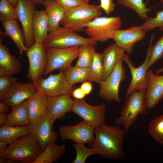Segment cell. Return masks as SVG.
Returning a JSON list of instances; mask_svg holds the SVG:
<instances>
[{
    "instance_id": "1",
    "label": "cell",
    "mask_w": 163,
    "mask_h": 163,
    "mask_svg": "<svg viewBox=\"0 0 163 163\" xmlns=\"http://www.w3.org/2000/svg\"><path fill=\"white\" fill-rule=\"evenodd\" d=\"M94 138L91 148L95 154L107 158L125 159L123 143L126 133L119 126L105 123L94 128Z\"/></svg>"
},
{
    "instance_id": "2",
    "label": "cell",
    "mask_w": 163,
    "mask_h": 163,
    "mask_svg": "<svg viewBox=\"0 0 163 163\" xmlns=\"http://www.w3.org/2000/svg\"><path fill=\"white\" fill-rule=\"evenodd\" d=\"M42 151L37 139L30 133L9 145L0 163H3L5 159H9L15 162L33 163Z\"/></svg>"
},
{
    "instance_id": "3",
    "label": "cell",
    "mask_w": 163,
    "mask_h": 163,
    "mask_svg": "<svg viewBox=\"0 0 163 163\" xmlns=\"http://www.w3.org/2000/svg\"><path fill=\"white\" fill-rule=\"evenodd\" d=\"M145 89L136 90L126 97L122 108L120 116L114 121L118 126L123 125L127 134L130 126L134 124L139 115L145 114L148 110L146 100Z\"/></svg>"
},
{
    "instance_id": "4",
    "label": "cell",
    "mask_w": 163,
    "mask_h": 163,
    "mask_svg": "<svg viewBox=\"0 0 163 163\" xmlns=\"http://www.w3.org/2000/svg\"><path fill=\"white\" fill-rule=\"evenodd\" d=\"M102 14L100 5L85 4L66 12L60 24L72 31H80L85 29L90 22Z\"/></svg>"
},
{
    "instance_id": "5",
    "label": "cell",
    "mask_w": 163,
    "mask_h": 163,
    "mask_svg": "<svg viewBox=\"0 0 163 163\" xmlns=\"http://www.w3.org/2000/svg\"><path fill=\"white\" fill-rule=\"evenodd\" d=\"M94 39L85 38L65 27L50 32L43 43L46 47L66 48L87 44H96Z\"/></svg>"
},
{
    "instance_id": "6",
    "label": "cell",
    "mask_w": 163,
    "mask_h": 163,
    "mask_svg": "<svg viewBox=\"0 0 163 163\" xmlns=\"http://www.w3.org/2000/svg\"><path fill=\"white\" fill-rule=\"evenodd\" d=\"M122 25L120 17H98L90 22L85 28L86 34L97 41L103 42L112 39Z\"/></svg>"
},
{
    "instance_id": "7",
    "label": "cell",
    "mask_w": 163,
    "mask_h": 163,
    "mask_svg": "<svg viewBox=\"0 0 163 163\" xmlns=\"http://www.w3.org/2000/svg\"><path fill=\"white\" fill-rule=\"evenodd\" d=\"M46 48L47 62L44 74L45 76L54 70L64 71L71 66L73 61L78 57L80 50V46L66 48Z\"/></svg>"
},
{
    "instance_id": "8",
    "label": "cell",
    "mask_w": 163,
    "mask_h": 163,
    "mask_svg": "<svg viewBox=\"0 0 163 163\" xmlns=\"http://www.w3.org/2000/svg\"><path fill=\"white\" fill-rule=\"evenodd\" d=\"M37 90L42 91L47 97L71 94L73 86L68 82L64 72L51 74L46 78H41L32 83Z\"/></svg>"
},
{
    "instance_id": "9",
    "label": "cell",
    "mask_w": 163,
    "mask_h": 163,
    "mask_svg": "<svg viewBox=\"0 0 163 163\" xmlns=\"http://www.w3.org/2000/svg\"><path fill=\"white\" fill-rule=\"evenodd\" d=\"M123 59L117 64L110 74L100 83L98 95L108 101L120 102L119 90L121 82L126 78V72Z\"/></svg>"
},
{
    "instance_id": "10",
    "label": "cell",
    "mask_w": 163,
    "mask_h": 163,
    "mask_svg": "<svg viewBox=\"0 0 163 163\" xmlns=\"http://www.w3.org/2000/svg\"><path fill=\"white\" fill-rule=\"evenodd\" d=\"M106 108L104 104L94 106L88 104L84 99H74L71 111L95 128L105 123Z\"/></svg>"
},
{
    "instance_id": "11",
    "label": "cell",
    "mask_w": 163,
    "mask_h": 163,
    "mask_svg": "<svg viewBox=\"0 0 163 163\" xmlns=\"http://www.w3.org/2000/svg\"><path fill=\"white\" fill-rule=\"evenodd\" d=\"M26 53L29 62L27 77L33 83L44 74L47 62L46 48L43 43L35 42Z\"/></svg>"
},
{
    "instance_id": "12",
    "label": "cell",
    "mask_w": 163,
    "mask_h": 163,
    "mask_svg": "<svg viewBox=\"0 0 163 163\" xmlns=\"http://www.w3.org/2000/svg\"><path fill=\"white\" fill-rule=\"evenodd\" d=\"M154 35L152 36L146 57L143 63L139 66L135 67L129 56L125 54L122 59L126 63L130 70L131 75V80L128 88L126 97L136 90L146 89L147 84L146 74L150 56L152 43Z\"/></svg>"
},
{
    "instance_id": "13",
    "label": "cell",
    "mask_w": 163,
    "mask_h": 163,
    "mask_svg": "<svg viewBox=\"0 0 163 163\" xmlns=\"http://www.w3.org/2000/svg\"><path fill=\"white\" fill-rule=\"evenodd\" d=\"M35 5L29 0H18L15 6L18 19L21 25L25 37V44L27 49L35 43L32 24L34 15L36 10Z\"/></svg>"
},
{
    "instance_id": "14",
    "label": "cell",
    "mask_w": 163,
    "mask_h": 163,
    "mask_svg": "<svg viewBox=\"0 0 163 163\" xmlns=\"http://www.w3.org/2000/svg\"><path fill=\"white\" fill-rule=\"evenodd\" d=\"M62 139H70L76 143L92 144L94 138V128L83 121L75 125H62L58 130Z\"/></svg>"
},
{
    "instance_id": "15",
    "label": "cell",
    "mask_w": 163,
    "mask_h": 163,
    "mask_svg": "<svg viewBox=\"0 0 163 163\" xmlns=\"http://www.w3.org/2000/svg\"><path fill=\"white\" fill-rule=\"evenodd\" d=\"M55 120L47 115L40 120L27 126L30 133L35 137L42 151L49 143L55 142L58 135L52 129Z\"/></svg>"
},
{
    "instance_id": "16",
    "label": "cell",
    "mask_w": 163,
    "mask_h": 163,
    "mask_svg": "<svg viewBox=\"0 0 163 163\" xmlns=\"http://www.w3.org/2000/svg\"><path fill=\"white\" fill-rule=\"evenodd\" d=\"M37 91L32 83H24L16 81L11 86L0 101L12 107L27 100Z\"/></svg>"
},
{
    "instance_id": "17",
    "label": "cell",
    "mask_w": 163,
    "mask_h": 163,
    "mask_svg": "<svg viewBox=\"0 0 163 163\" xmlns=\"http://www.w3.org/2000/svg\"><path fill=\"white\" fill-rule=\"evenodd\" d=\"M146 33L140 25L134 26L126 29L117 30L112 39L117 46L130 54L133 52L135 44L142 40Z\"/></svg>"
},
{
    "instance_id": "18",
    "label": "cell",
    "mask_w": 163,
    "mask_h": 163,
    "mask_svg": "<svg viewBox=\"0 0 163 163\" xmlns=\"http://www.w3.org/2000/svg\"><path fill=\"white\" fill-rule=\"evenodd\" d=\"M146 100L148 109L154 108L163 98V75L158 76L152 70L147 71Z\"/></svg>"
},
{
    "instance_id": "19",
    "label": "cell",
    "mask_w": 163,
    "mask_h": 163,
    "mask_svg": "<svg viewBox=\"0 0 163 163\" xmlns=\"http://www.w3.org/2000/svg\"><path fill=\"white\" fill-rule=\"evenodd\" d=\"M70 94L47 97V114L50 118L56 120L62 119L67 112L71 111L74 99Z\"/></svg>"
},
{
    "instance_id": "20",
    "label": "cell",
    "mask_w": 163,
    "mask_h": 163,
    "mask_svg": "<svg viewBox=\"0 0 163 163\" xmlns=\"http://www.w3.org/2000/svg\"><path fill=\"white\" fill-rule=\"evenodd\" d=\"M3 37L0 30V75L13 76L20 72L22 65L18 59L11 54L8 47L2 44Z\"/></svg>"
},
{
    "instance_id": "21",
    "label": "cell",
    "mask_w": 163,
    "mask_h": 163,
    "mask_svg": "<svg viewBox=\"0 0 163 163\" xmlns=\"http://www.w3.org/2000/svg\"><path fill=\"white\" fill-rule=\"evenodd\" d=\"M47 99L42 91L37 90L27 100L30 123L38 122L47 115Z\"/></svg>"
},
{
    "instance_id": "22",
    "label": "cell",
    "mask_w": 163,
    "mask_h": 163,
    "mask_svg": "<svg viewBox=\"0 0 163 163\" xmlns=\"http://www.w3.org/2000/svg\"><path fill=\"white\" fill-rule=\"evenodd\" d=\"M125 51L115 43L110 44L104 50L102 54L104 68L103 80L111 72L118 63L121 59Z\"/></svg>"
},
{
    "instance_id": "23",
    "label": "cell",
    "mask_w": 163,
    "mask_h": 163,
    "mask_svg": "<svg viewBox=\"0 0 163 163\" xmlns=\"http://www.w3.org/2000/svg\"><path fill=\"white\" fill-rule=\"evenodd\" d=\"M42 5L49 23V32H52L60 27L59 23L64 17L66 12L56 0H44Z\"/></svg>"
},
{
    "instance_id": "24",
    "label": "cell",
    "mask_w": 163,
    "mask_h": 163,
    "mask_svg": "<svg viewBox=\"0 0 163 163\" xmlns=\"http://www.w3.org/2000/svg\"><path fill=\"white\" fill-rule=\"evenodd\" d=\"M49 28V23L45 10H36L32 24L35 42L43 43L48 36Z\"/></svg>"
},
{
    "instance_id": "25",
    "label": "cell",
    "mask_w": 163,
    "mask_h": 163,
    "mask_svg": "<svg viewBox=\"0 0 163 163\" xmlns=\"http://www.w3.org/2000/svg\"><path fill=\"white\" fill-rule=\"evenodd\" d=\"M5 30L2 32L4 36L9 37L17 46L20 56L26 53L27 49L25 44V40L23 31L20 27L17 20H12L2 24Z\"/></svg>"
},
{
    "instance_id": "26",
    "label": "cell",
    "mask_w": 163,
    "mask_h": 163,
    "mask_svg": "<svg viewBox=\"0 0 163 163\" xmlns=\"http://www.w3.org/2000/svg\"><path fill=\"white\" fill-rule=\"evenodd\" d=\"M66 145H57L55 142L49 143L33 163L58 162L66 152Z\"/></svg>"
},
{
    "instance_id": "27",
    "label": "cell",
    "mask_w": 163,
    "mask_h": 163,
    "mask_svg": "<svg viewBox=\"0 0 163 163\" xmlns=\"http://www.w3.org/2000/svg\"><path fill=\"white\" fill-rule=\"evenodd\" d=\"M8 114L7 125L14 126H27L30 123L27 101L11 107Z\"/></svg>"
},
{
    "instance_id": "28",
    "label": "cell",
    "mask_w": 163,
    "mask_h": 163,
    "mask_svg": "<svg viewBox=\"0 0 163 163\" xmlns=\"http://www.w3.org/2000/svg\"><path fill=\"white\" fill-rule=\"evenodd\" d=\"M30 133L27 126H1L0 141L10 145L21 137Z\"/></svg>"
},
{
    "instance_id": "29",
    "label": "cell",
    "mask_w": 163,
    "mask_h": 163,
    "mask_svg": "<svg viewBox=\"0 0 163 163\" xmlns=\"http://www.w3.org/2000/svg\"><path fill=\"white\" fill-rule=\"evenodd\" d=\"M69 84L73 86L75 84L88 80L91 75L90 68H84L71 66L64 71Z\"/></svg>"
},
{
    "instance_id": "30",
    "label": "cell",
    "mask_w": 163,
    "mask_h": 163,
    "mask_svg": "<svg viewBox=\"0 0 163 163\" xmlns=\"http://www.w3.org/2000/svg\"><path fill=\"white\" fill-rule=\"evenodd\" d=\"M90 68L91 75L88 80L99 84L103 80L104 75L102 53L95 52Z\"/></svg>"
},
{
    "instance_id": "31",
    "label": "cell",
    "mask_w": 163,
    "mask_h": 163,
    "mask_svg": "<svg viewBox=\"0 0 163 163\" xmlns=\"http://www.w3.org/2000/svg\"><path fill=\"white\" fill-rule=\"evenodd\" d=\"M95 45L87 44L80 46L78 58L75 66L84 68L90 67L95 52Z\"/></svg>"
},
{
    "instance_id": "32",
    "label": "cell",
    "mask_w": 163,
    "mask_h": 163,
    "mask_svg": "<svg viewBox=\"0 0 163 163\" xmlns=\"http://www.w3.org/2000/svg\"><path fill=\"white\" fill-rule=\"evenodd\" d=\"M117 2L133 10L142 19L148 17V12L151 10L150 8L146 7L143 0H117Z\"/></svg>"
},
{
    "instance_id": "33",
    "label": "cell",
    "mask_w": 163,
    "mask_h": 163,
    "mask_svg": "<svg viewBox=\"0 0 163 163\" xmlns=\"http://www.w3.org/2000/svg\"><path fill=\"white\" fill-rule=\"evenodd\" d=\"M148 130L149 134L156 141L163 145V114L150 121Z\"/></svg>"
},
{
    "instance_id": "34",
    "label": "cell",
    "mask_w": 163,
    "mask_h": 163,
    "mask_svg": "<svg viewBox=\"0 0 163 163\" xmlns=\"http://www.w3.org/2000/svg\"><path fill=\"white\" fill-rule=\"evenodd\" d=\"M17 19L18 15L15 6L7 0H0V21L2 24Z\"/></svg>"
},
{
    "instance_id": "35",
    "label": "cell",
    "mask_w": 163,
    "mask_h": 163,
    "mask_svg": "<svg viewBox=\"0 0 163 163\" xmlns=\"http://www.w3.org/2000/svg\"><path fill=\"white\" fill-rule=\"evenodd\" d=\"M159 1L163 3V0ZM140 26L146 33L157 27L163 30V10L158 11L154 17H148L145 19V22Z\"/></svg>"
},
{
    "instance_id": "36",
    "label": "cell",
    "mask_w": 163,
    "mask_h": 163,
    "mask_svg": "<svg viewBox=\"0 0 163 163\" xmlns=\"http://www.w3.org/2000/svg\"><path fill=\"white\" fill-rule=\"evenodd\" d=\"M73 145L76 152V156L72 161L73 163H84L88 156L96 155L92 148H87L84 144L76 143Z\"/></svg>"
},
{
    "instance_id": "37",
    "label": "cell",
    "mask_w": 163,
    "mask_h": 163,
    "mask_svg": "<svg viewBox=\"0 0 163 163\" xmlns=\"http://www.w3.org/2000/svg\"><path fill=\"white\" fill-rule=\"evenodd\" d=\"M163 57V35L152 46L148 65L149 69L156 62Z\"/></svg>"
},
{
    "instance_id": "38",
    "label": "cell",
    "mask_w": 163,
    "mask_h": 163,
    "mask_svg": "<svg viewBox=\"0 0 163 163\" xmlns=\"http://www.w3.org/2000/svg\"><path fill=\"white\" fill-rule=\"evenodd\" d=\"M18 78L13 76L0 75V101L12 85Z\"/></svg>"
},
{
    "instance_id": "39",
    "label": "cell",
    "mask_w": 163,
    "mask_h": 163,
    "mask_svg": "<svg viewBox=\"0 0 163 163\" xmlns=\"http://www.w3.org/2000/svg\"><path fill=\"white\" fill-rule=\"evenodd\" d=\"M66 12L83 4L89 3V0H56Z\"/></svg>"
},
{
    "instance_id": "40",
    "label": "cell",
    "mask_w": 163,
    "mask_h": 163,
    "mask_svg": "<svg viewBox=\"0 0 163 163\" xmlns=\"http://www.w3.org/2000/svg\"><path fill=\"white\" fill-rule=\"evenodd\" d=\"M99 5L107 15H109L114 10L115 4L113 0H100Z\"/></svg>"
},
{
    "instance_id": "41",
    "label": "cell",
    "mask_w": 163,
    "mask_h": 163,
    "mask_svg": "<svg viewBox=\"0 0 163 163\" xmlns=\"http://www.w3.org/2000/svg\"><path fill=\"white\" fill-rule=\"evenodd\" d=\"M71 94L75 99H83L86 95L80 87L74 89Z\"/></svg>"
},
{
    "instance_id": "42",
    "label": "cell",
    "mask_w": 163,
    "mask_h": 163,
    "mask_svg": "<svg viewBox=\"0 0 163 163\" xmlns=\"http://www.w3.org/2000/svg\"><path fill=\"white\" fill-rule=\"evenodd\" d=\"M80 88L86 95L89 94L92 90V85L89 82L85 81L82 83Z\"/></svg>"
},
{
    "instance_id": "43",
    "label": "cell",
    "mask_w": 163,
    "mask_h": 163,
    "mask_svg": "<svg viewBox=\"0 0 163 163\" xmlns=\"http://www.w3.org/2000/svg\"><path fill=\"white\" fill-rule=\"evenodd\" d=\"M7 144L0 141V162L2 160L5 153L8 147Z\"/></svg>"
},
{
    "instance_id": "44",
    "label": "cell",
    "mask_w": 163,
    "mask_h": 163,
    "mask_svg": "<svg viewBox=\"0 0 163 163\" xmlns=\"http://www.w3.org/2000/svg\"><path fill=\"white\" fill-rule=\"evenodd\" d=\"M8 114L6 113H0V125H7L8 119Z\"/></svg>"
},
{
    "instance_id": "45",
    "label": "cell",
    "mask_w": 163,
    "mask_h": 163,
    "mask_svg": "<svg viewBox=\"0 0 163 163\" xmlns=\"http://www.w3.org/2000/svg\"><path fill=\"white\" fill-rule=\"evenodd\" d=\"M9 107L1 101L0 102V113H7L10 110Z\"/></svg>"
},
{
    "instance_id": "46",
    "label": "cell",
    "mask_w": 163,
    "mask_h": 163,
    "mask_svg": "<svg viewBox=\"0 0 163 163\" xmlns=\"http://www.w3.org/2000/svg\"><path fill=\"white\" fill-rule=\"evenodd\" d=\"M34 3L36 5H41L44 0H29Z\"/></svg>"
},
{
    "instance_id": "47",
    "label": "cell",
    "mask_w": 163,
    "mask_h": 163,
    "mask_svg": "<svg viewBox=\"0 0 163 163\" xmlns=\"http://www.w3.org/2000/svg\"><path fill=\"white\" fill-rule=\"evenodd\" d=\"M14 6H15L18 0H7Z\"/></svg>"
},
{
    "instance_id": "48",
    "label": "cell",
    "mask_w": 163,
    "mask_h": 163,
    "mask_svg": "<svg viewBox=\"0 0 163 163\" xmlns=\"http://www.w3.org/2000/svg\"><path fill=\"white\" fill-rule=\"evenodd\" d=\"M163 72V66L160 69H157L155 71V73L157 75L161 73V72Z\"/></svg>"
}]
</instances>
